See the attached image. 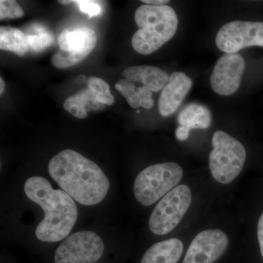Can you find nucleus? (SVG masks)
Returning <instances> with one entry per match:
<instances>
[{"label": "nucleus", "mask_w": 263, "mask_h": 263, "mask_svg": "<svg viewBox=\"0 0 263 263\" xmlns=\"http://www.w3.org/2000/svg\"><path fill=\"white\" fill-rule=\"evenodd\" d=\"M216 45L226 53H238L248 47L263 48L262 21H233L221 27Z\"/></svg>", "instance_id": "obj_8"}, {"label": "nucleus", "mask_w": 263, "mask_h": 263, "mask_svg": "<svg viewBox=\"0 0 263 263\" xmlns=\"http://www.w3.org/2000/svg\"><path fill=\"white\" fill-rule=\"evenodd\" d=\"M257 238H258L259 249L263 259V213L259 217L257 224Z\"/></svg>", "instance_id": "obj_24"}, {"label": "nucleus", "mask_w": 263, "mask_h": 263, "mask_svg": "<svg viewBox=\"0 0 263 263\" xmlns=\"http://www.w3.org/2000/svg\"><path fill=\"white\" fill-rule=\"evenodd\" d=\"M74 2L79 5L81 11L89 15V17L98 15L101 13V8L96 2L90 1V0H79V1L78 0Z\"/></svg>", "instance_id": "obj_22"}, {"label": "nucleus", "mask_w": 263, "mask_h": 263, "mask_svg": "<svg viewBox=\"0 0 263 263\" xmlns=\"http://www.w3.org/2000/svg\"><path fill=\"white\" fill-rule=\"evenodd\" d=\"M122 76L132 82H138L152 92H158L163 89L169 79L167 72L153 66L141 65L128 67Z\"/></svg>", "instance_id": "obj_14"}, {"label": "nucleus", "mask_w": 263, "mask_h": 263, "mask_svg": "<svg viewBox=\"0 0 263 263\" xmlns=\"http://www.w3.org/2000/svg\"><path fill=\"white\" fill-rule=\"evenodd\" d=\"M142 3L144 5H154V6H162V5H167L170 1L167 0H142Z\"/></svg>", "instance_id": "obj_25"}, {"label": "nucleus", "mask_w": 263, "mask_h": 263, "mask_svg": "<svg viewBox=\"0 0 263 263\" xmlns=\"http://www.w3.org/2000/svg\"><path fill=\"white\" fill-rule=\"evenodd\" d=\"M59 3L62 5H69L71 4V3H75L74 1H65V0H62V1H59Z\"/></svg>", "instance_id": "obj_27"}, {"label": "nucleus", "mask_w": 263, "mask_h": 263, "mask_svg": "<svg viewBox=\"0 0 263 263\" xmlns=\"http://www.w3.org/2000/svg\"><path fill=\"white\" fill-rule=\"evenodd\" d=\"M229 245L222 230H203L195 237L186 251L183 263H214L220 258Z\"/></svg>", "instance_id": "obj_11"}, {"label": "nucleus", "mask_w": 263, "mask_h": 263, "mask_svg": "<svg viewBox=\"0 0 263 263\" xmlns=\"http://www.w3.org/2000/svg\"><path fill=\"white\" fill-rule=\"evenodd\" d=\"M115 88L126 99L131 108H138L141 106L139 91L134 83L126 79H120L116 84Z\"/></svg>", "instance_id": "obj_19"}, {"label": "nucleus", "mask_w": 263, "mask_h": 263, "mask_svg": "<svg viewBox=\"0 0 263 263\" xmlns=\"http://www.w3.org/2000/svg\"><path fill=\"white\" fill-rule=\"evenodd\" d=\"M193 86V81L182 72H174L169 76L159 100V112L163 117H170L179 108Z\"/></svg>", "instance_id": "obj_12"}, {"label": "nucleus", "mask_w": 263, "mask_h": 263, "mask_svg": "<svg viewBox=\"0 0 263 263\" xmlns=\"http://www.w3.org/2000/svg\"><path fill=\"white\" fill-rule=\"evenodd\" d=\"M135 21L138 29L132 38V46L143 55L154 53L171 41L179 25L176 11L167 5H141L135 13Z\"/></svg>", "instance_id": "obj_3"}, {"label": "nucleus", "mask_w": 263, "mask_h": 263, "mask_svg": "<svg viewBox=\"0 0 263 263\" xmlns=\"http://www.w3.org/2000/svg\"><path fill=\"white\" fill-rule=\"evenodd\" d=\"M192 202L191 190L186 185H178L164 195L151 214L148 226L154 234L164 235L179 226Z\"/></svg>", "instance_id": "obj_6"}, {"label": "nucleus", "mask_w": 263, "mask_h": 263, "mask_svg": "<svg viewBox=\"0 0 263 263\" xmlns=\"http://www.w3.org/2000/svg\"><path fill=\"white\" fill-rule=\"evenodd\" d=\"M5 88V84L4 81L3 79H0V94L3 95V93L4 92Z\"/></svg>", "instance_id": "obj_26"}, {"label": "nucleus", "mask_w": 263, "mask_h": 263, "mask_svg": "<svg viewBox=\"0 0 263 263\" xmlns=\"http://www.w3.org/2000/svg\"><path fill=\"white\" fill-rule=\"evenodd\" d=\"M103 252V241L98 235L91 231L77 232L57 248L55 263H96Z\"/></svg>", "instance_id": "obj_9"}, {"label": "nucleus", "mask_w": 263, "mask_h": 263, "mask_svg": "<svg viewBox=\"0 0 263 263\" xmlns=\"http://www.w3.org/2000/svg\"><path fill=\"white\" fill-rule=\"evenodd\" d=\"M183 176L182 167L176 162L148 166L137 176L135 197L142 205L149 206L176 187Z\"/></svg>", "instance_id": "obj_4"}, {"label": "nucleus", "mask_w": 263, "mask_h": 263, "mask_svg": "<svg viewBox=\"0 0 263 263\" xmlns=\"http://www.w3.org/2000/svg\"><path fill=\"white\" fill-rule=\"evenodd\" d=\"M209 168L218 182L228 184L241 173L247 160V150L238 140L224 131H216L212 138Z\"/></svg>", "instance_id": "obj_5"}, {"label": "nucleus", "mask_w": 263, "mask_h": 263, "mask_svg": "<svg viewBox=\"0 0 263 263\" xmlns=\"http://www.w3.org/2000/svg\"><path fill=\"white\" fill-rule=\"evenodd\" d=\"M88 88L94 93L97 100L103 105H113L115 100L108 83L100 78H90L87 82Z\"/></svg>", "instance_id": "obj_18"}, {"label": "nucleus", "mask_w": 263, "mask_h": 263, "mask_svg": "<svg viewBox=\"0 0 263 263\" xmlns=\"http://www.w3.org/2000/svg\"><path fill=\"white\" fill-rule=\"evenodd\" d=\"M97 41L95 31L89 27L71 31L65 29L59 36L60 51L52 57V64L57 68L63 69L79 63L92 51Z\"/></svg>", "instance_id": "obj_7"}, {"label": "nucleus", "mask_w": 263, "mask_h": 263, "mask_svg": "<svg viewBox=\"0 0 263 263\" xmlns=\"http://www.w3.org/2000/svg\"><path fill=\"white\" fill-rule=\"evenodd\" d=\"M24 13L20 5L13 0L0 1V18H19L23 17Z\"/></svg>", "instance_id": "obj_21"}, {"label": "nucleus", "mask_w": 263, "mask_h": 263, "mask_svg": "<svg viewBox=\"0 0 263 263\" xmlns=\"http://www.w3.org/2000/svg\"><path fill=\"white\" fill-rule=\"evenodd\" d=\"M212 116L207 107L201 104L190 103L181 110L178 117L179 127L176 129V138L184 141L193 129H207L212 124Z\"/></svg>", "instance_id": "obj_13"}, {"label": "nucleus", "mask_w": 263, "mask_h": 263, "mask_svg": "<svg viewBox=\"0 0 263 263\" xmlns=\"http://www.w3.org/2000/svg\"><path fill=\"white\" fill-rule=\"evenodd\" d=\"M24 192L44 211V218L36 228L38 240L58 242L70 234L78 219V209L68 194L63 190H53L49 181L41 176L27 179Z\"/></svg>", "instance_id": "obj_2"}, {"label": "nucleus", "mask_w": 263, "mask_h": 263, "mask_svg": "<svg viewBox=\"0 0 263 263\" xmlns=\"http://www.w3.org/2000/svg\"><path fill=\"white\" fill-rule=\"evenodd\" d=\"M0 48L24 56L29 50L27 35L18 29L3 26L0 27Z\"/></svg>", "instance_id": "obj_17"}, {"label": "nucleus", "mask_w": 263, "mask_h": 263, "mask_svg": "<svg viewBox=\"0 0 263 263\" xmlns=\"http://www.w3.org/2000/svg\"><path fill=\"white\" fill-rule=\"evenodd\" d=\"M183 251V243L179 238L162 240L146 251L141 263H177Z\"/></svg>", "instance_id": "obj_15"}, {"label": "nucleus", "mask_w": 263, "mask_h": 263, "mask_svg": "<svg viewBox=\"0 0 263 263\" xmlns=\"http://www.w3.org/2000/svg\"><path fill=\"white\" fill-rule=\"evenodd\" d=\"M27 38L29 49L34 52L43 51L53 42L51 33L40 28L35 34H27Z\"/></svg>", "instance_id": "obj_20"}, {"label": "nucleus", "mask_w": 263, "mask_h": 263, "mask_svg": "<svg viewBox=\"0 0 263 263\" xmlns=\"http://www.w3.org/2000/svg\"><path fill=\"white\" fill-rule=\"evenodd\" d=\"M100 103L94 93L88 88L77 94L72 95L65 100L64 108L78 119H85L90 110H98Z\"/></svg>", "instance_id": "obj_16"}, {"label": "nucleus", "mask_w": 263, "mask_h": 263, "mask_svg": "<svg viewBox=\"0 0 263 263\" xmlns=\"http://www.w3.org/2000/svg\"><path fill=\"white\" fill-rule=\"evenodd\" d=\"M246 68L245 60L239 53H226L218 60L210 83L213 91L221 96H230L239 89Z\"/></svg>", "instance_id": "obj_10"}, {"label": "nucleus", "mask_w": 263, "mask_h": 263, "mask_svg": "<svg viewBox=\"0 0 263 263\" xmlns=\"http://www.w3.org/2000/svg\"><path fill=\"white\" fill-rule=\"evenodd\" d=\"M48 173L64 192L82 205L100 203L110 188L108 178L98 164L74 150L55 155L48 163Z\"/></svg>", "instance_id": "obj_1"}, {"label": "nucleus", "mask_w": 263, "mask_h": 263, "mask_svg": "<svg viewBox=\"0 0 263 263\" xmlns=\"http://www.w3.org/2000/svg\"><path fill=\"white\" fill-rule=\"evenodd\" d=\"M139 96L141 98V106L146 109L152 108L155 105V101L152 98V92L144 86L138 87Z\"/></svg>", "instance_id": "obj_23"}]
</instances>
